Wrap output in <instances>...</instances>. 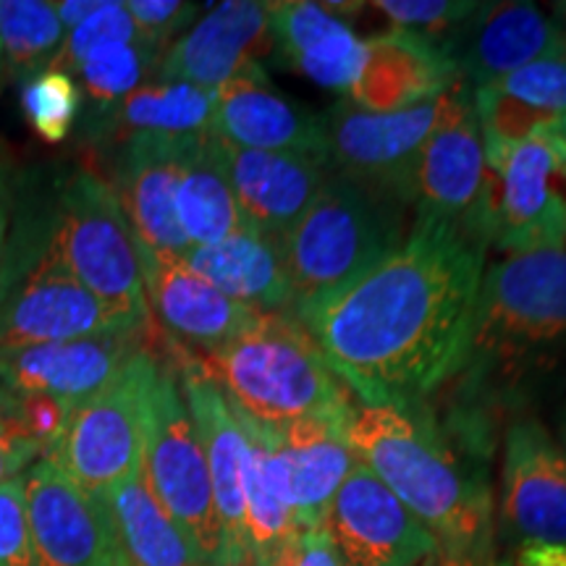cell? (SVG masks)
<instances>
[{
	"instance_id": "cell-1",
	"label": "cell",
	"mask_w": 566,
	"mask_h": 566,
	"mask_svg": "<svg viewBox=\"0 0 566 566\" xmlns=\"http://www.w3.org/2000/svg\"><path fill=\"white\" fill-rule=\"evenodd\" d=\"M485 250L462 226L415 218L384 263L292 317L363 405H424L464 359Z\"/></svg>"
},
{
	"instance_id": "cell-2",
	"label": "cell",
	"mask_w": 566,
	"mask_h": 566,
	"mask_svg": "<svg viewBox=\"0 0 566 566\" xmlns=\"http://www.w3.org/2000/svg\"><path fill=\"white\" fill-rule=\"evenodd\" d=\"M449 420L491 436L566 388V247L485 268Z\"/></svg>"
},
{
	"instance_id": "cell-3",
	"label": "cell",
	"mask_w": 566,
	"mask_h": 566,
	"mask_svg": "<svg viewBox=\"0 0 566 566\" xmlns=\"http://www.w3.org/2000/svg\"><path fill=\"white\" fill-rule=\"evenodd\" d=\"M346 441L354 457L430 530L443 562L483 566L493 533L483 454L446 433L424 405L352 407Z\"/></svg>"
},
{
	"instance_id": "cell-4",
	"label": "cell",
	"mask_w": 566,
	"mask_h": 566,
	"mask_svg": "<svg viewBox=\"0 0 566 566\" xmlns=\"http://www.w3.org/2000/svg\"><path fill=\"white\" fill-rule=\"evenodd\" d=\"M61 265L134 334H150L153 313L129 218L116 189L90 168L30 174Z\"/></svg>"
},
{
	"instance_id": "cell-5",
	"label": "cell",
	"mask_w": 566,
	"mask_h": 566,
	"mask_svg": "<svg viewBox=\"0 0 566 566\" xmlns=\"http://www.w3.org/2000/svg\"><path fill=\"white\" fill-rule=\"evenodd\" d=\"M134 334L108 313L55 258L30 174L17 176V195L0 258V349L74 338Z\"/></svg>"
},
{
	"instance_id": "cell-6",
	"label": "cell",
	"mask_w": 566,
	"mask_h": 566,
	"mask_svg": "<svg viewBox=\"0 0 566 566\" xmlns=\"http://www.w3.org/2000/svg\"><path fill=\"white\" fill-rule=\"evenodd\" d=\"M197 357L229 405L263 428L352 412L344 384L292 315H263L242 336Z\"/></svg>"
},
{
	"instance_id": "cell-7",
	"label": "cell",
	"mask_w": 566,
	"mask_h": 566,
	"mask_svg": "<svg viewBox=\"0 0 566 566\" xmlns=\"http://www.w3.org/2000/svg\"><path fill=\"white\" fill-rule=\"evenodd\" d=\"M407 202L328 174L321 195L281 237L294 313L349 289L405 244Z\"/></svg>"
},
{
	"instance_id": "cell-8",
	"label": "cell",
	"mask_w": 566,
	"mask_h": 566,
	"mask_svg": "<svg viewBox=\"0 0 566 566\" xmlns=\"http://www.w3.org/2000/svg\"><path fill=\"white\" fill-rule=\"evenodd\" d=\"M142 472L168 516L192 537L210 566L226 562L223 530L197 424L184 401L171 354H155L145 391L142 422Z\"/></svg>"
},
{
	"instance_id": "cell-9",
	"label": "cell",
	"mask_w": 566,
	"mask_h": 566,
	"mask_svg": "<svg viewBox=\"0 0 566 566\" xmlns=\"http://www.w3.org/2000/svg\"><path fill=\"white\" fill-rule=\"evenodd\" d=\"M454 87L436 101L396 113H367L349 101L336 103L323 113L328 171L412 205L417 160L449 113Z\"/></svg>"
},
{
	"instance_id": "cell-10",
	"label": "cell",
	"mask_w": 566,
	"mask_h": 566,
	"mask_svg": "<svg viewBox=\"0 0 566 566\" xmlns=\"http://www.w3.org/2000/svg\"><path fill=\"white\" fill-rule=\"evenodd\" d=\"M155 365L150 344L129 359L108 386L71 409L53 459L84 493L101 499L142 462L145 391Z\"/></svg>"
},
{
	"instance_id": "cell-11",
	"label": "cell",
	"mask_w": 566,
	"mask_h": 566,
	"mask_svg": "<svg viewBox=\"0 0 566 566\" xmlns=\"http://www.w3.org/2000/svg\"><path fill=\"white\" fill-rule=\"evenodd\" d=\"M493 171L491 242L509 254L566 247V134L543 126L488 158Z\"/></svg>"
},
{
	"instance_id": "cell-12",
	"label": "cell",
	"mask_w": 566,
	"mask_h": 566,
	"mask_svg": "<svg viewBox=\"0 0 566 566\" xmlns=\"http://www.w3.org/2000/svg\"><path fill=\"white\" fill-rule=\"evenodd\" d=\"M491 200L493 171L485 160L472 90L459 80L449 113L417 160L415 218L462 226L491 244Z\"/></svg>"
},
{
	"instance_id": "cell-13",
	"label": "cell",
	"mask_w": 566,
	"mask_h": 566,
	"mask_svg": "<svg viewBox=\"0 0 566 566\" xmlns=\"http://www.w3.org/2000/svg\"><path fill=\"white\" fill-rule=\"evenodd\" d=\"M233 409V407H231ZM260 451L268 485L302 530H323L331 501L357 464L346 441V417H310L263 428L233 409Z\"/></svg>"
},
{
	"instance_id": "cell-14",
	"label": "cell",
	"mask_w": 566,
	"mask_h": 566,
	"mask_svg": "<svg viewBox=\"0 0 566 566\" xmlns=\"http://www.w3.org/2000/svg\"><path fill=\"white\" fill-rule=\"evenodd\" d=\"M344 566H433L441 546L367 467L354 464L325 516Z\"/></svg>"
},
{
	"instance_id": "cell-15",
	"label": "cell",
	"mask_w": 566,
	"mask_h": 566,
	"mask_svg": "<svg viewBox=\"0 0 566 566\" xmlns=\"http://www.w3.org/2000/svg\"><path fill=\"white\" fill-rule=\"evenodd\" d=\"M501 522L520 546H566V449L530 412L504 430Z\"/></svg>"
},
{
	"instance_id": "cell-16",
	"label": "cell",
	"mask_w": 566,
	"mask_h": 566,
	"mask_svg": "<svg viewBox=\"0 0 566 566\" xmlns=\"http://www.w3.org/2000/svg\"><path fill=\"white\" fill-rule=\"evenodd\" d=\"M470 90L501 82L530 63L566 53V30L535 3H478L438 42Z\"/></svg>"
},
{
	"instance_id": "cell-17",
	"label": "cell",
	"mask_w": 566,
	"mask_h": 566,
	"mask_svg": "<svg viewBox=\"0 0 566 566\" xmlns=\"http://www.w3.org/2000/svg\"><path fill=\"white\" fill-rule=\"evenodd\" d=\"M34 566H126L101 499L84 493L53 459L21 478Z\"/></svg>"
},
{
	"instance_id": "cell-18",
	"label": "cell",
	"mask_w": 566,
	"mask_h": 566,
	"mask_svg": "<svg viewBox=\"0 0 566 566\" xmlns=\"http://www.w3.org/2000/svg\"><path fill=\"white\" fill-rule=\"evenodd\" d=\"M171 359L179 373L184 401L200 433L205 459H208L212 501H216L218 522L223 530L226 562L229 566H250L244 537V430L202 359L187 346L171 344Z\"/></svg>"
},
{
	"instance_id": "cell-19",
	"label": "cell",
	"mask_w": 566,
	"mask_h": 566,
	"mask_svg": "<svg viewBox=\"0 0 566 566\" xmlns=\"http://www.w3.org/2000/svg\"><path fill=\"white\" fill-rule=\"evenodd\" d=\"M147 344V334H108L0 349V384L13 396L45 394L76 407L108 386Z\"/></svg>"
},
{
	"instance_id": "cell-20",
	"label": "cell",
	"mask_w": 566,
	"mask_h": 566,
	"mask_svg": "<svg viewBox=\"0 0 566 566\" xmlns=\"http://www.w3.org/2000/svg\"><path fill=\"white\" fill-rule=\"evenodd\" d=\"M137 250L150 313L176 336L179 346H195L197 352L210 354L242 336L265 315L229 300L189 271L181 258L145 250L139 244Z\"/></svg>"
},
{
	"instance_id": "cell-21",
	"label": "cell",
	"mask_w": 566,
	"mask_h": 566,
	"mask_svg": "<svg viewBox=\"0 0 566 566\" xmlns=\"http://www.w3.org/2000/svg\"><path fill=\"white\" fill-rule=\"evenodd\" d=\"M268 40V3L229 0L189 27L168 45L155 71L160 84H195L221 90L247 71L258 69V51Z\"/></svg>"
},
{
	"instance_id": "cell-22",
	"label": "cell",
	"mask_w": 566,
	"mask_h": 566,
	"mask_svg": "<svg viewBox=\"0 0 566 566\" xmlns=\"http://www.w3.org/2000/svg\"><path fill=\"white\" fill-rule=\"evenodd\" d=\"M195 137H158L132 134L124 139L116 160V195L129 218L137 244L145 250L184 258L189 250L176 221L184 155Z\"/></svg>"
},
{
	"instance_id": "cell-23",
	"label": "cell",
	"mask_w": 566,
	"mask_h": 566,
	"mask_svg": "<svg viewBox=\"0 0 566 566\" xmlns=\"http://www.w3.org/2000/svg\"><path fill=\"white\" fill-rule=\"evenodd\" d=\"M210 134L247 150L294 153L323 160V113L273 90L263 66L216 90Z\"/></svg>"
},
{
	"instance_id": "cell-24",
	"label": "cell",
	"mask_w": 566,
	"mask_h": 566,
	"mask_svg": "<svg viewBox=\"0 0 566 566\" xmlns=\"http://www.w3.org/2000/svg\"><path fill=\"white\" fill-rule=\"evenodd\" d=\"M221 153L244 223L273 239L300 221L331 174L310 155L247 150L229 142H221Z\"/></svg>"
},
{
	"instance_id": "cell-25",
	"label": "cell",
	"mask_w": 566,
	"mask_h": 566,
	"mask_svg": "<svg viewBox=\"0 0 566 566\" xmlns=\"http://www.w3.org/2000/svg\"><path fill=\"white\" fill-rule=\"evenodd\" d=\"M268 38L283 63L317 87L349 95L363 76L367 40L357 38L349 21L328 3H268Z\"/></svg>"
},
{
	"instance_id": "cell-26",
	"label": "cell",
	"mask_w": 566,
	"mask_h": 566,
	"mask_svg": "<svg viewBox=\"0 0 566 566\" xmlns=\"http://www.w3.org/2000/svg\"><path fill=\"white\" fill-rule=\"evenodd\" d=\"M459 82L436 40L391 30L367 40V61L346 101L367 113H396L436 101Z\"/></svg>"
},
{
	"instance_id": "cell-27",
	"label": "cell",
	"mask_w": 566,
	"mask_h": 566,
	"mask_svg": "<svg viewBox=\"0 0 566 566\" xmlns=\"http://www.w3.org/2000/svg\"><path fill=\"white\" fill-rule=\"evenodd\" d=\"M184 263L229 300L265 315H292L294 296L281 239L247 226L210 247H189Z\"/></svg>"
},
{
	"instance_id": "cell-28",
	"label": "cell",
	"mask_w": 566,
	"mask_h": 566,
	"mask_svg": "<svg viewBox=\"0 0 566 566\" xmlns=\"http://www.w3.org/2000/svg\"><path fill=\"white\" fill-rule=\"evenodd\" d=\"M101 504L126 566H210L192 537L155 499L142 462L129 478L101 495Z\"/></svg>"
},
{
	"instance_id": "cell-29",
	"label": "cell",
	"mask_w": 566,
	"mask_h": 566,
	"mask_svg": "<svg viewBox=\"0 0 566 566\" xmlns=\"http://www.w3.org/2000/svg\"><path fill=\"white\" fill-rule=\"evenodd\" d=\"M176 221L189 247L218 244L247 229L226 174L221 142L212 134L189 142L176 189Z\"/></svg>"
},
{
	"instance_id": "cell-30",
	"label": "cell",
	"mask_w": 566,
	"mask_h": 566,
	"mask_svg": "<svg viewBox=\"0 0 566 566\" xmlns=\"http://www.w3.org/2000/svg\"><path fill=\"white\" fill-rule=\"evenodd\" d=\"M216 113V92L200 90L195 84H145L132 92L124 103L105 113L97 122H90V139H103L113 132L158 134V137H202L212 132Z\"/></svg>"
},
{
	"instance_id": "cell-31",
	"label": "cell",
	"mask_w": 566,
	"mask_h": 566,
	"mask_svg": "<svg viewBox=\"0 0 566 566\" xmlns=\"http://www.w3.org/2000/svg\"><path fill=\"white\" fill-rule=\"evenodd\" d=\"M163 59V51L147 40L108 45L87 55L74 74H80L84 95L90 97V122H97L105 113L124 103L132 92L155 80V71Z\"/></svg>"
},
{
	"instance_id": "cell-32",
	"label": "cell",
	"mask_w": 566,
	"mask_h": 566,
	"mask_svg": "<svg viewBox=\"0 0 566 566\" xmlns=\"http://www.w3.org/2000/svg\"><path fill=\"white\" fill-rule=\"evenodd\" d=\"M63 32L53 3L40 0H0V42H3L6 69L27 82L40 71L51 69L59 55Z\"/></svg>"
},
{
	"instance_id": "cell-33",
	"label": "cell",
	"mask_w": 566,
	"mask_h": 566,
	"mask_svg": "<svg viewBox=\"0 0 566 566\" xmlns=\"http://www.w3.org/2000/svg\"><path fill=\"white\" fill-rule=\"evenodd\" d=\"M84 105L80 84L59 69H45L21 87V111L48 145H59L74 129Z\"/></svg>"
},
{
	"instance_id": "cell-34",
	"label": "cell",
	"mask_w": 566,
	"mask_h": 566,
	"mask_svg": "<svg viewBox=\"0 0 566 566\" xmlns=\"http://www.w3.org/2000/svg\"><path fill=\"white\" fill-rule=\"evenodd\" d=\"M139 30L134 24L129 9L122 0H103V6L95 13H90L76 30H71L63 40L59 55L51 63V69H59L63 74H71L76 66L101 48L124 45V42H137Z\"/></svg>"
},
{
	"instance_id": "cell-35",
	"label": "cell",
	"mask_w": 566,
	"mask_h": 566,
	"mask_svg": "<svg viewBox=\"0 0 566 566\" xmlns=\"http://www.w3.org/2000/svg\"><path fill=\"white\" fill-rule=\"evenodd\" d=\"M493 87L530 108L566 122V53L530 63L495 82Z\"/></svg>"
},
{
	"instance_id": "cell-36",
	"label": "cell",
	"mask_w": 566,
	"mask_h": 566,
	"mask_svg": "<svg viewBox=\"0 0 566 566\" xmlns=\"http://www.w3.org/2000/svg\"><path fill=\"white\" fill-rule=\"evenodd\" d=\"M373 6L394 21V30L422 34L436 42L438 34L446 38L478 9V3H464V0H380Z\"/></svg>"
},
{
	"instance_id": "cell-37",
	"label": "cell",
	"mask_w": 566,
	"mask_h": 566,
	"mask_svg": "<svg viewBox=\"0 0 566 566\" xmlns=\"http://www.w3.org/2000/svg\"><path fill=\"white\" fill-rule=\"evenodd\" d=\"M71 409L66 401L53 399L45 394H27L19 396V407L13 417H9L13 428L21 438H27L32 446H38L40 454H53L55 446L61 443L63 430H66Z\"/></svg>"
},
{
	"instance_id": "cell-38",
	"label": "cell",
	"mask_w": 566,
	"mask_h": 566,
	"mask_svg": "<svg viewBox=\"0 0 566 566\" xmlns=\"http://www.w3.org/2000/svg\"><path fill=\"white\" fill-rule=\"evenodd\" d=\"M0 566H34L21 478L0 483Z\"/></svg>"
},
{
	"instance_id": "cell-39",
	"label": "cell",
	"mask_w": 566,
	"mask_h": 566,
	"mask_svg": "<svg viewBox=\"0 0 566 566\" xmlns=\"http://www.w3.org/2000/svg\"><path fill=\"white\" fill-rule=\"evenodd\" d=\"M126 9L137 24L139 38L166 53L176 34L189 30L200 6L181 3V0H129Z\"/></svg>"
},
{
	"instance_id": "cell-40",
	"label": "cell",
	"mask_w": 566,
	"mask_h": 566,
	"mask_svg": "<svg viewBox=\"0 0 566 566\" xmlns=\"http://www.w3.org/2000/svg\"><path fill=\"white\" fill-rule=\"evenodd\" d=\"M271 566H344L325 530H302V535Z\"/></svg>"
},
{
	"instance_id": "cell-41",
	"label": "cell",
	"mask_w": 566,
	"mask_h": 566,
	"mask_svg": "<svg viewBox=\"0 0 566 566\" xmlns=\"http://www.w3.org/2000/svg\"><path fill=\"white\" fill-rule=\"evenodd\" d=\"M34 457H40L38 446L21 438L9 417H0V483H6V478L11 480V475H19Z\"/></svg>"
},
{
	"instance_id": "cell-42",
	"label": "cell",
	"mask_w": 566,
	"mask_h": 566,
	"mask_svg": "<svg viewBox=\"0 0 566 566\" xmlns=\"http://www.w3.org/2000/svg\"><path fill=\"white\" fill-rule=\"evenodd\" d=\"M13 195H17V174H13V163L9 153L0 145V258H3L6 237H9Z\"/></svg>"
},
{
	"instance_id": "cell-43",
	"label": "cell",
	"mask_w": 566,
	"mask_h": 566,
	"mask_svg": "<svg viewBox=\"0 0 566 566\" xmlns=\"http://www.w3.org/2000/svg\"><path fill=\"white\" fill-rule=\"evenodd\" d=\"M103 6V0H63V3H53L55 17H59L63 32L76 30L90 13H95Z\"/></svg>"
},
{
	"instance_id": "cell-44",
	"label": "cell",
	"mask_w": 566,
	"mask_h": 566,
	"mask_svg": "<svg viewBox=\"0 0 566 566\" xmlns=\"http://www.w3.org/2000/svg\"><path fill=\"white\" fill-rule=\"evenodd\" d=\"M19 407V396H13L9 388L0 384V417H13Z\"/></svg>"
},
{
	"instance_id": "cell-45",
	"label": "cell",
	"mask_w": 566,
	"mask_h": 566,
	"mask_svg": "<svg viewBox=\"0 0 566 566\" xmlns=\"http://www.w3.org/2000/svg\"><path fill=\"white\" fill-rule=\"evenodd\" d=\"M554 17H556L558 21H562L564 30H566V3H556V6H554Z\"/></svg>"
},
{
	"instance_id": "cell-46",
	"label": "cell",
	"mask_w": 566,
	"mask_h": 566,
	"mask_svg": "<svg viewBox=\"0 0 566 566\" xmlns=\"http://www.w3.org/2000/svg\"><path fill=\"white\" fill-rule=\"evenodd\" d=\"M9 74V69H6V55H3V42H0V82H3V76Z\"/></svg>"
},
{
	"instance_id": "cell-47",
	"label": "cell",
	"mask_w": 566,
	"mask_h": 566,
	"mask_svg": "<svg viewBox=\"0 0 566 566\" xmlns=\"http://www.w3.org/2000/svg\"><path fill=\"white\" fill-rule=\"evenodd\" d=\"M558 441H562V446L566 449V412L562 415V438H558Z\"/></svg>"
},
{
	"instance_id": "cell-48",
	"label": "cell",
	"mask_w": 566,
	"mask_h": 566,
	"mask_svg": "<svg viewBox=\"0 0 566 566\" xmlns=\"http://www.w3.org/2000/svg\"><path fill=\"white\" fill-rule=\"evenodd\" d=\"M441 566H459V564H449V562H443Z\"/></svg>"
}]
</instances>
